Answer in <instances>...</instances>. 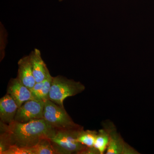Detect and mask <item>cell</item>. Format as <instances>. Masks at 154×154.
I'll use <instances>...</instances> for the list:
<instances>
[{
	"label": "cell",
	"instance_id": "cell-15",
	"mask_svg": "<svg viewBox=\"0 0 154 154\" xmlns=\"http://www.w3.org/2000/svg\"><path fill=\"white\" fill-rule=\"evenodd\" d=\"M0 55L2 60L5 55V50L8 42V32L2 22L0 23Z\"/></svg>",
	"mask_w": 154,
	"mask_h": 154
},
{
	"label": "cell",
	"instance_id": "cell-13",
	"mask_svg": "<svg viewBox=\"0 0 154 154\" xmlns=\"http://www.w3.org/2000/svg\"><path fill=\"white\" fill-rule=\"evenodd\" d=\"M110 140L108 132L103 128L99 130L94 143V147L99 152V154L105 153Z\"/></svg>",
	"mask_w": 154,
	"mask_h": 154
},
{
	"label": "cell",
	"instance_id": "cell-1",
	"mask_svg": "<svg viewBox=\"0 0 154 154\" xmlns=\"http://www.w3.org/2000/svg\"><path fill=\"white\" fill-rule=\"evenodd\" d=\"M56 131L43 118L27 123L14 121L6 124L1 122V132L5 134L11 146L31 147L42 140L51 139Z\"/></svg>",
	"mask_w": 154,
	"mask_h": 154
},
{
	"label": "cell",
	"instance_id": "cell-9",
	"mask_svg": "<svg viewBox=\"0 0 154 154\" xmlns=\"http://www.w3.org/2000/svg\"><path fill=\"white\" fill-rule=\"evenodd\" d=\"M29 56L36 82H42L46 78L49 71L42 58L40 50L35 48L30 52Z\"/></svg>",
	"mask_w": 154,
	"mask_h": 154
},
{
	"label": "cell",
	"instance_id": "cell-17",
	"mask_svg": "<svg viewBox=\"0 0 154 154\" xmlns=\"http://www.w3.org/2000/svg\"><path fill=\"white\" fill-rule=\"evenodd\" d=\"M59 2H62V1H63V0H59Z\"/></svg>",
	"mask_w": 154,
	"mask_h": 154
},
{
	"label": "cell",
	"instance_id": "cell-2",
	"mask_svg": "<svg viewBox=\"0 0 154 154\" xmlns=\"http://www.w3.org/2000/svg\"><path fill=\"white\" fill-rule=\"evenodd\" d=\"M85 89V86L79 82L69 79L62 76H57L53 78L49 99L61 107H64L65 99L82 93Z\"/></svg>",
	"mask_w": 154,
	"mask_h": 154
},
{
	"label": "cell",
	"instance_id": "cell-7",
	"mask_svg": "<svg viewBox=\"0 0 154 154\" xmlns=\"http://www.w3.org/2000/svg\"><path fill=\"white\" fill-rule=\"evenodd\" d=\"M7 94L12 96L19 108L24 102L34 99L30 89L24 85L17 77L10 81Z\"/></svg>",
	"mask_w": 154,
	"mask_h": 154
},
{
	"label": "cell",
	"instance_id": "cell-12",
	"mask_svg": "<svg viewBox=\"0 0 154 154\" xmlns=\"http://www.w3.org/2000/svg\"><path fill=\"white\" fill-rule=\"evenodd\" d=\"M30 149L31 154H58L49 139L42 140Z\"/></svg>",
	"mask_w": 154,
	"mask_h": 154
},
{
	"label": "cell",
	"instance_id": "cell-10",
	"mask_svg": "<svg viewBox=\"0 0 154 154\" xmlns=\"http://www.w3.org/2000/svg\"><path fill=\"white\" fill-rule=\"evenodd\" d=\"M18 64L19 68L17 78L24 85L30 90L36 82L33 76L32 66L29 55L20 59Z\"/></svg>",
	"mask_w": 154,
	"mask_h": 154
},
{
	"label": "cell",
	"instance_id": "cell-11",
	"mask_svg": "<svg viewBox=\"0 0 154 154\" xmlns=\"http://www.w3.org/2000/svg\"><path fill=\"white\" fill-rule=\"evenodd\" d=\"M53 78L50 72L47 77L42 82L36 83L30 90L35 100L45 102L49 99V94Z\"/></svg>",
	"mask_w": 154,
	"mask_h": 154
},
{
	"label": "cell",
	"instance_id": "cell-5",
	"mask_svg": "<svg viewBox=\"0 0 154 154\" xmlns=\"http://www.w3.org/2000/svg\"><path fill=\"white\" fill-rule=\"evenodd\" d=\"M103 128L108 132L110 136L109 145L106 154H137L133 148L126 143L122 139L114 124L109 120L103 122Z\"/></svg>",
	"mask_w": 154,
	"mask_h": 154
},
{
	"label": "cell",
	"instance_id": "cell-3",
	"mask_svg": "<svg viewBox=\"0 0 154 154\" xmlns=\"http://www.w3.org/2000/svg\"><path fill=\"white\" fill-rule=\"evenodd\" d=\"M57 130L50 140L58 154H83L88 147L77 140L81 129Z\"/></svg>",
	"mask_w": 154,
	"mask_h": 154
},
{
	"label": "cell",
	"instance_id": "cell-4",
	"mask_svg": "<svg viewBox=\"0 0 154 154\" xmlns=\"http://www.w3.org/2000/svg\"><path fill=\"white\" fill-rule=\"evenodd\" d=\"M43 118L56 130L81 129L83 128L75 123L64 107L49 99L45 103Z\"/></svg>",
	"mask_w": 154,
	"mask_h": 154
},
{
	"label": "cell",
	"instance_id": "cell-14",
	"mask_svg": "<svg viewBox=\"0 0 154 154\" xmlns=\"http://www.w3.org/2000/svg\"><path fill=\"white\" fill-rule=\"evenodd\" d=\"M98 131L94 130H84L81 129L79 132L77 140L88 147H94V143Z\"/></svg>",
	"mask_w": 154,
	"mask_h": 154
},
{
	"label": "cell",
	"instance_id": "cell-8",
	"mask_svg": "<svg viewBox=\"0 0 154 154\" xmlns=\"http://www.w3.org/2000/svg\"><path fill=\"white\" fill-rule=\"evenodd\" d=\"M19 107L12 96L9 94L0 99L1 122L10 124L15 121V117Z\"/></svg>",
	"mask_w": 154,
	"mask_h": 154
},
{
	"label": "cell",
	"instance_id": "cell-16",
	"mask_svg": "<svg viewBox=\"0 0 154 154\" xmlns=\"http://www.w3.org/2000/svg\"><path fill=\"white\" fill-rule=\"evenodd\" d=\"M3 154H31L30 147H20L16 145L11 146Z\"/></svg>",
	"mask_w": 154,
	"mask_h": 154
},
{
	"label": "cell",
	"instance_id": "cell-6",
	"mask_svg": "<svg viewBox=\"0 0 154 154\" xmlns=\"http://www.w3.org/2000/svg\"><path fill=\"white\" fill-rule=\"evenodd\" d=\"M45 102L38 100H29L18 108L15 121L27 123L33 120L43 119Z\"/></svg>",
	"mask_w": 154,
	"mask_h": 154
}]
</instances>
